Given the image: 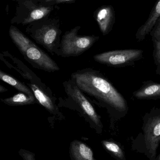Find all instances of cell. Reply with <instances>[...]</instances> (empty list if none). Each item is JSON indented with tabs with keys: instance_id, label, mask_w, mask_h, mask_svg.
<instances>
[{
	"instance_id": "obj_1",
	"label": "cell",
	"mask_w": 160,
	"mask_h": 160,
	"mask_svg": "<svg viewBox=\"0 0 160 160\" xmlns=\"http://www.w3.org/2000/svg\"><path fill=\"white\" fill-rule=\"evenodd\" d=\"M71 80L86 95L106 108L114 117L121 118L128 111V102L107 77L98 70L85 69L73 73Z\"/></svg>"
},
{
	"instance_id": "obj_2",
	"label": "cell",
	"mask_w": 160,
	"mask_h": 160,
	"mask_svg": "<svg viewBox=\"0 0 160 160\" xmlns=\"http://www.w3.org/2000/svg\"><path fill=\"white\" fill-rule=\"evenodd\" d=\"M142 132L132 142V149L155 160L160 143V108L154 107L143 117Z\"/></svg>"
},
{
	"instance_id": "obj_3",
	"label": "cell",
	"mask_w": 160,
	"mask_h": 160,
	"mask_svg": "<svg viewBox=\"0 0 160 160\" xmlns=\"http://www.w3.org/2000/svg\"><path fill=\"white\" fill-rule=\"evenodd\" d=\"M63 86L68 98L77 106V111L80 112L98 134H101L103 126L100 117L86 95L71 79L65 81Z\"/></svg>"
},
{
	"instance_id": "obj_4",
	"label": "cell",
	"mask_w": 160,
	"mask_h": 160,
	"mask_svg": "<svg viewBox=\"0 0 160 160\" xmlns=\"http://www.w3.org/2000/svg\"><path fill=\"white\" fill-rule=\"evenodd\" d=\"M141 49L117 50L102 53L94 55L95 61L109 66L121 67L134 65L137 61L143 57Z\"/></svg>"
},
{
	"instance_id": "obj_5",
	"label": "cell",
	"mask_w": 160,
	"mask_h": 160,
	"mask_svg": "<svg viewBox=\"0 0 160 160\" xmlns=\"http://www.w3.org/2000/svg\"><path fill=\"white\" fill-rule=\"evenodd\" d=\"M80 26L71 30L63 37L61 44V54L64 57L78 56L89 49L98 37L79 36Z\"/></svg>"
},
{
	"instance_id": "obj_6",
	"label": "cell",
	"mask_w": 160,
	"mask_h": 160,
	"mask_svg": "<svg viewBox=\"0 0 160 160\" xmlns=\"http://www.w3.org/2000/svg\"><path fill=\"white\" fill-rule=\"evenodd\" d=\"M20 53L24 59L35 68L49 72L60 70V68L55 61L34 43Z\"/></svg>"
},
{
	"instance_id": "obj_7",
	"label": "cell",
	"mask_w": 160,
	"mask_h": 160,
	"mask_svg": "<svg viewBox=\"0 0 160 160\" xmlns=\"http://www.w3.org/2000/svg\"><path fill=\"white\" fill-rule=\"evenodd\" d=\"M27 85L32 90L38 103L43 106L51 115L55 118L62 120L63 116L59 111L56 105L55 97L52 95L50 89L43 84L38 85L34 83H27Z\"/></svg>"
},
{
	"instance_id": "obj_8",
	"label": "cell",
	"mask_w": 160,
	"mask_h": 160,
	"mask_svg": "<svg viewBox=\"0 0 160 160\" xmlns=\"http://www.w3.org/2000/svg\"><path fill=\"white\" fill-rule=\"evenodd\" d=\"M7 56L12 60V63H9L3 57L0 56L1 60L5 64L7 67L10 69H14L19 73L23 79L29 81L30 83L41 85L43 84L41 80L37 77L36 75L28 68L21 61L15 57H13L10 54H6Z\"/></svg>"
},
{
	"instance_id": "obj_9",
	"label": "cell",
	"mask_w": 160,
	"mask_h": 160,
	"mask_svg": "<svg viewBox=\"0 0 160 160\" xmlns=\"http://www.w3.org/2000/svg\"><path fill=\"white\" fill-rule=\"evenodd\" d=\"M58 34V29L56 27L50 25H44L34 32L33 38L38 42L48 49V50L51 51L53 49Z\"/></svg>"
},
{
	"instance_id": "obj_10",
	"label": "cell",
	"mask_w": 160,
	"mask_h": 160,
	"mask_svg": "<svg viewBox=\"0 0 160 160\" xmlns=\"http://www.w3.org/2000/svg\"><path fill=\"white\" fill-rule=\"evenodd\" d=\"M133 96L140 100L160 99V83L152 80L144 81L142 86L133 92Z\"/></svg>"
},
{
	"instance_id": "obj_11",
	"label": "cell",
	"mask_w": 160,
	"mask_h": 160,
	"mask_svg": "<svg viewBox=\"0 0 160 160\" xmlns=\"http://www.w3.org/2000/svg\"><path fill=\"white\" fill-rule=\"evenodd\" d=\"M160 17V0H158L152 8L147 20L138 29L136 33V39L138 41H142L149 34Z\"/></svg>"
},
{
	"instance_id": "obj_12",
	"label": "cell",
	"mask_w": 160,
	"mask_h": 160,
	"mask_svg": "<svg viewBox=\"0 0 160 160\" xmlns=\"http://www.w3.org/2000/svg\"><path fill=\"white\" fill-rule=\"evenodd\" d=\"M114 19V12L112 7L103 6L98 10L96 20L103 35L107 34L110 32Z\"/></svg>"
},
{
	"instance_id": "obj_13",
	"label": "cell",
	"mask_w": 160,
	"mask_h": 160,
	"mask_svg": "<svg viewBox=\"0 0 160 160\" xmlns=\"http://www.w3.org/2000/svg\"><path fill=\"white\" fill-rule=\"evenodd\" d=\"M70 158L73 160H95L92 149L81 141L71 142L69 147Z\"/></svg>"
},
{
	"instance_id": "obj_14",
	"label": "cell",
	"mask_w": 160,
	"mask_h": 160,
	"mask_svg": "<svg viewBox=\"0 0 160 160\" xmlns=\"http://www.w3.org/2000/svg\"><path fill=\"white\" fill-rule=\"evenodd\" d=\"M1 101L4 104L10 106H24L38 103L34 95H28L22 92H19L10 97L1 99Z\"/></svg>"
},
{
	"instance_id": "obj_15",
	"label": "cell",
	"mask_w": 160,
	"mask_h": 160,
	"mask_svg": "<svg viewBox=\"0 0 160 160\" xmlns=\"http://www.w3.org/2000/svg\"><path fill=\"white\" fill-rule=\"evenodd\" d=\"M9 34L13 42L20 52L29 46L34 44L32 40H30L15 26L12 25L10 26Z\"/></svg>"
},
{
	"instance_id": "obj_16",
	"label": "cell",
	"mask_w": 160,
	"mask_h": 160,
	"mask_svg": "<svg viewBox=\"0 0 160 160\" xmlns=\"http://www.w3.org/2000/svg\"><path fill=\"white\" fill-rule=\"evenodd\" d=\"M0 80L8 84L9 85L14 87L18 92L25 93L28 95H34L33 93L29 86L25 85L24 83L16 79L14 77L8 75V73L4 72L0 69Z\"/></svg>"
},
{
	"instance_id": "obj_17",
	"label": "cell",
	"mask_w": 160,
	"mask_h": 160,
	"mask_svg": "<svg viewBox=\"0 0 160 160\" xmlns=\"http://www.w3.org/2000/svg\"><path fill=\"white\" fill-rule=\"evenodd\" d=\"M102 144L104 149L117 160H126L125 153L121 146L114 141L103 140Z\"/></svg>"
},
{
	"instance_id": "obj_18",
	"label": "cell",
	"mask_w": 160,
	"mask_h": 160,
	"mask_svg": "<svg viewBox=\"0 0 160 160\" xmlns=\"http://www.w3.org/2000/svg\"><path fill=\"white\" fill-rule=\"evenodd\" d=\"M52 9V8L48 7H42L34 8L30 11L27 17L23 19L22 23L27 24L41 19L49 13Z\"/></svg>"
},
{
	"instance_id": "obj_19",
	"label": "cell",
	"mask_w": 160,
	"mask_h": 160,
	"mask_svg": "<svg viewBox=\"0 0 160 160\" xmlns=\"http://www.w3.org/2000/svg\"><path fill=\"white\" fill-rule=\"evenodd\" d=\"M153 42V56L154 63L157 67L156 73L160 75V40L152 39Z\"/></svg>"
},
{
	"instance_id": "obj_20",
	"label": "cell",
	"mask_w": 160,
	"mask_h": 160,
	"mask_svg": "<svg viewBox=\"0 0 160 160\" xmlns=\"http://www.w3.org/2000/svg\"><path fill=\"white\" fill-rule=\"evenodd\" d=\"M149 34L152 39L160 40V17Z\"/></svg>"
},
{
	"instance_id": "obj_21",
	"label": "cell",
	"mask_w": 160,
	"mask_h": 160,
	"mask_svg": "<svg viewBox=\"0 0 160 160\" xmlns=\"http://www.w3.org/2000/svg\"><path fill=\"white\" fill-rule=\"evenodd\" d=\"M19 155L24 160H35V155L32 152L24 149H21L18 152Z\"/></svg>"
},
{
	"instance_id": "obj_22",
	"label": "cell",
	"mask_w": 160,
	"mask_h": 160,
	"mask_svg": "<svg viewBox=\"0 0 160 160\" xmlns=\"http://www.w3.org/2000/svg\"><path fill=\"white\" fill-rule=\"evenodd\" d=\"M7 91H8V89L7 88L0 85V94L5 93V92H7Z\"/></svg>"
},
{
	"instance_id": "obj_23",
	"label": "cell",
	"mask_w": 160,
	"mask_h": 160,
	"mask_svg": "<svg viewBox=\"0 0 160 160\" xmlns=\"http://www.w3.org/2000/svg\"><path fill=\"white\" fill-rule=\"evenodd\" d=\"M56 3H67L70 2L72 0H55Z\"/></svg>"
},
{
	"instance_id": "obj_24",
	"label": "cell",
	"mask_w": 160,
	"mask_h": 160,
	"mask_svg": "<svg viewBox=\"0 0 160 160\" xmlns=\"http://www.w3.org/2000/svg\"><path fill=\"white\" fill-rule=\"evenodd\" d=\"M155 160H160V153L158 156H157V157H156Z\"/></svg>"
},
{
	"instance_id": "obj_25",
	"label": "cell",
	"mask_w": 160,
	"mask_h": 160,
	"mask_svg": "<svg viewBox=\"0 0 160 160\" xmlns=\"http://www.w3.org/2000/svg\"><path fill=\"white\" fill-rule=\"evenodd\" d=\"M46 2H51V1H54V0H45Z\"/></svg>"
}]
</instances>
